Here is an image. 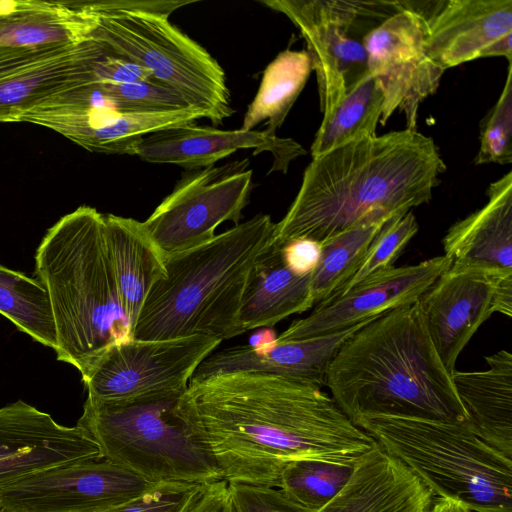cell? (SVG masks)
<instances>
[{
	"label": "cell",
	"mask_w": 512,
	"mask_h": 512,
	"mask_svg": "<svg viewBox=\"0 0 512 512\" xmlns=\"http://www.w3.org/2000/svg\"><path fill=\"white\" fill-rule=\"evenodd\" d=\"M175 410L227 483L279 488L292 461L355 465L377 443L320 387L262 372L191 379Z\"/></svg>",
	"instance_id": "1"
},
{
	"label": "cell",
	"mask_w": 512,
	"mask_h": 512,
	"mask_svg": "<svg viewBox=\"0 0 512 512\" xmlns=\"http://www.w3.org/2000/svg\"><path fill=\"white\" fill-rule=\"evenodd\" d=\"M431 137L404 129L351 142L312 158L273 242L322 243L362 223L390 220L427 203L445 172Z\"/></svg>",
	"instance_id": "2"
},
{
	"label": "cell",
	"mask_w": 512,
	"mask_h": 512,
	"mask_svg": "<svg viewBox=\"0 0 512 512\" xmlns=\"http://www.w3.org/2000/svg\"><path fill=\"white\" fill-rule=\"evenodd\" d=\"M326 386L354 423L365 416L467 422L420 301L380 314L340 347Z\"/></svg>",
	"instance_id": "3"
},
{
	"label": "cell",
	"mask_w": 512,
	"mask_h": 512,
	"mask_svg": "<svg viewBox=\"0 0 512 512\" xmlns=\"http://www.w3.org/2000/svg\"><path fill=\"white\" fill-rule=\"evenodd\" d=\"M35 275L50 296L57 360L73 365L82 380L113 346L133 339L109 255L104 215L95 208L80 206L47 230L36 249Z\"/></svg>",
	"instance_id": "4"
},
{
	"label": "cell",
	"mask_w": 512,
	"mask_h": 512,
	"mask_svg": "<svg viewBox=\"0 0 512 512\" xmlns=\"http://www.w3.org/2000/svg\"><path fill=\"white\" fill-rule=\"evenodd\" d=\"M274 230L269 215L257 214L198 246L165 255L166 277L149 291L133 339L203 335L223 341L244 333V295Z\"/></svg>",
	"instance_id": "5"
},
{
	"label": "cell",
	"mask_w": 512,
	"mask_h": 512,
	"mask_svg": "<svg viewBox=\"0 0 512 512\" xmlns=\"http://www.w3.org/2000/svg\"><path fill=\"white\" fill-rule=\"evenodd\" d=\"M355 425L433 492L472 512H512V460L467 422L365 416Z\"/></svg>",
	"instance_id": "6"
},
{
	"label": "cell",
	"mask_w": 512,
	"mask_h": 512,
	"mask_svg": "<svg viewBox=\"0 0 512 512\" xmlns=\"http://www.w3.org/2000/svg\"><path fill=\"white\" fill-rule=\"evenodd\" d=\"M95 27L91 39L146 69L215 125L230 117V92L217 60L168 19L193 1H85Z\"/></svg>",
	"instance_id": "7"
},
{
	"label": "cell",
	"mask_w": 512,
	"mask_h": 512,
	"mask_svg": "<svg viewBox=\"0 0 512 512\" xmlns=\"http://www.w3.org/2000/svg\"><path fill=\"white\" fill-rule=\"evenodd\" d=\"M179 397L108 402L88 396L77 426L93 438L103 458L151 483L203 485L222 480L177 414Z\"/></svg>",
	"instance_id": "8"
},
{
	"label": "cell",
	"mask_w": 512,
	"mask_h": 512,
	"mask_svg": "<svg viewBox=\"0 0 512 512\" xmlns=\"http://www.w3.org/2000/svg\"><path fill=\"white\" fill-rule=\"evenodd\" d=\"M269 8L283 13L299 29L315 71L320 108L329 115L367 69L362 44L352 33L360 18L397 11L395 1L268 0Z\"/></svg>",
	"instance_id": "9"
},
{
	"label": "cell",
	"mask_w": 512,
	"mask_h": 512,
	"mask_svg": "<svg viewBox=\"0 0 512 512\" xmlns=\"http://www.w3.org/2000/svg\"><path fill=\"white\" fill-rule=\"evenodd\" d=\"M252 175L245 158L184 176L143 222L164 256L210 240L225 221L239 224L249 202Z\"/></svg>",
	"instance_id": "10"
},
{
	"label": "cell",
	"mask_w": 512,
	"mask_h": 512,
	"mask_svg": "<svg viewBox=\"0 0 512 512\" xmlns=\"http://www.w3.org/2000/svg\"><path fill=\"white\" fill-rule=\"evenodd\" d=\"M222 341L203 335L113 346L83 380L88 396L135 402L181 396L200 363Z\"/></svg>",
	"instance_id": "11"
},
{
	"label": "cell",
	"mask_w": 512,
	"mask_h": 512,
	"mask_svg": "<svg viewBox=\"0 0 512 512\" xmlns=\"http://www.w3.org/2000/svg\"><path fill=\"white\" fill-rule=\"evenodd\" d=\"M370 29L362 38L367 69L380 86L385 125L391 115L404 113L408 129H416L420 104L438 89L444 73L427 55L421 15L410 2Z\"/></svg>",
	"instance_id": "12"
},
{
	"label": "cell",
	"mask_w": 512,
	"mask_h": 512,
	"mask_svg": "<svg viewBox=\"0 0 512 512\" xmlns=\"http://www.w3.org/2000/svg\"><path fill=\"white\" fill-rule=\"evenodd\" d=\"M158 485L101 457L28 475L0 490V506L11 512H100Z\"/></svg>",
	"instance_id": "13"
},
{
	"label": "cell",
	"mask_w": 512,
	"mask_h": 512,
	"mask_svg": "<svg viewBox=\"0 0 512 512\" xmlns=\"http://www.w3.org/2000/svg\"><path fill=\"white\" fill-rule=\"evenodd\" d=\"M446 256L379 271L345 293L315 305L274 340L283 344L337 332L396 307L418 301L450 267Z\"/></svg>",
	"instance_id": "14"
},
{
	"label": "cell",
	"mask_w": 512,
	"mask_h": 512,
	"mask_svg": "<svg viewBox=\"0 0 512 512\" xmlns=\"http://www.w3.org/2000/svg\"><path fill=\"white\" fill-rule=\"evenodd\" d=\"M421 15L428 57L442 70L483 57L512 64V0H441Z\"/></svg>",
	"instance_id": "15"
},
{
	"label": "cell",
	"mask_w": 512,
	"mask_h": 512,
	"mask_svg": "<svg viewBox=\"0 0 512 512\" xmlns=\"http://www.w3.org/2000/svg\"><path fill=\"white\" fill-rule=\"evenodd\" d=\"M101 457L77 425L63 426L22 400L0 408V490L45 469Z\"/></svg>",
	"instance_id": "16"
},
{
	"label": "cell",
	"mask_w": 512,
	"mask_h": 512,
	"mask_svg": "<svg viewBox=\"0 0 512 512\" xmlns=\"http://www.w3.org/2000/svg\"><path fill=\"white\" fill-rule=\"evenodd\" d=\"M509 275L451 264L419 299L431 340L450 374L477 329L496 312L499 281Z\"/></svg>",
	"instance_id": "17"
},
{
	"label": "cell",
	"mask_w": 512,
	"mask_h": 512,
	"mask_svg": "<svg viewBox=\"0 0 512 512\" xmlns=\"http://www.w3.org/2000/svg\"><path fill=\"white\" fill-rule=\"evenodd\" d=\"M240 149H254V155L270 152L274 161L269 173H286L291 161L307 153L294 139L280 138L266 129L221 130L189 123L144 136L134 146L133 155L150 163L197 170L212 166Z\"/></svg>",
	"instance_id": "18"
},
{
	"label": "cell",
	"mask_w": 512,
	"mask_h": 512,
	"mask_svg": "<svg viewBox=\"0 0 512 512\" xmlns=\"http://www.w3.org/2000/svg\"><path fill=\"white\" fill-rule=\"evenodd\" d=\"M113 53L91 39L0 78V122H19L40 102L71 87L105 81Z\"/></svg>",
	"instance_id": "19"
},
{
	"label": "cell",
	"mask_w": 512,
	"mask_h": 512,
	"mask_svg": "<svg viewBox=\"0 0 512 512\" xmlns=\"http://www.w3.org/2000/svg\"><path fill=\"white\" fill-rule=\"evenodd\" d=\"M433 492L378 443L354 466L344 488L317 512H426Z\"/></svg>",
	"instance_id": "20"
},
{
	"label": "cell",
	"mask_w": 512,
	"mask_h": 512,
	"mask_svg": "<svg viewBox=\"0 0 512 512\" xmlns=\"http://www.w3.org/2000/svg\"><path fill=\"white\" fill-rule=\"evenodd\" d=\"M488 201L454 223L444 238V256L452 264L512 274V172L492 182Z\"/></svg>",
	"instance_id": "21"
},
{
	"label": "cell",
	"mask_w": 512,
	"mask_h": 512,
	"mask_svg": "<svg viewBox=\"0 0 512 512\" xmlns=\"http://www.w3.org/2000/svg\"><path fill=\"white\" fill-rule=\"evenodd\" d=\"M94 27L85 1L0 0V50L77 46Z\"/></svg>",
	"instance_id": "22"
},
{
	"label": "cell",
	"mask_w": 512,
	"mask_h": 512,
	"mask_svg": "<svg viewBox=\"0 0 512 512\" xmlns=\"http://www.w3.org/2000/svg\"><path fill=\"white\" fill-rule=\"evenodd\" d=\"M487 369L455 370L451 380L470 428L485 442L512 457V354L486 356Z\"/></svg>",
	"instance_id": "23"
},
{
	"label": "cell",
	"mask_w": 512,
	"mask_h": 512,
	"mask_svg": "<svg viewBox=\"0 0 512 512\" xmlns=\"http://www.w3.org/2000/svg\"><path fill=\"white\" fill-rule=\"evenodd\" d=\"M104 226L119 297L134 330L149 291L166 277L165 256L143 222L106 214Z\"/></svg>",
	"instance_id": "24"
},
{
	"label": "cell",
	"mask_w": 512,
	"mask_h": 512,
	"mask_svg": "<svg viewBox=\"0 0 512 512\" xmlns=\"http://www.w3.org/2000/svg\"><path fill=\"white\" fill-rule=\"evenodd\" d=\"M282 245L272 242L252 271L240 312L243 330L272 327L314 306L311 274L297 275L284 263Z\"/></svg>",
	"instance_id": "25"
},
{
	"label": "cell",
	"mask_w": 512,
	"mask_h": 512,
	"mask_svg": "<svg viewBox=\"0 0 512 512\" xmlns=\"http://www.w3.org/2000/svg\"><path fill=\"white\" fill-rule=\"evenodd\" d=\"M311 71V59L305 49H286L280 52L265 68L257 94L248 106L240 129L251 131L266 121V130L276 134Z\"/></svg>",
	"instance_id": "26"
},
{
	"label": "cell",
	"mask_w": 512,
	"mask_h": 512,
	"mask_svg": "<svg viewBox=\"0 0 512 512\" xmlns=\"http://www.w3.org/2000/svg\"><path fill=\"white\" fill-rule=\"evenodd\" d=\"M384 96L367 71L349 87L333 111L323 117L311 145L312 158L354 141L376 136Z\"/></svg>",
	"instance_id": "27"
},
{
	"label": "cell",
	"mask_w": 512,
	"mask_h": 512,
	"mask_svg": "<svg viewBox=\"0 0 512 512\" xmlns=\"http://www.w3.org/2000/svg\"><path fill=\"white\" fill-rule=\"evenodd\" d=\"M0 314L44 346L57 348V330L43 283L0 265Z\"/></svg>",
	"instance_id": "28"
},
{
	"label": "cell",
	"mask_w": 512,
	"mask_h": 512,
	"mask_svg": "<svg viewBox=\"0 0 512 512\" xmlns=\"http://www.w3.org/2000/svg\"><path fill=\"white\" fill-rule=\"evenodd\" d=\"M388 221L365 222L320 243V261L311 274L314 306L341 293Z\"/></svg>",
	"instance_id": "29"
},
{
	"label": "cell",
	"mask_w": 512,
	"mask_h": 512,
	"mask_svg": "<svg viewBox=\"0 0 512 512\" xmlns=\"http://www.w3.org/2000/svg\"><path fill=\"white\" fill-rule=\"evenodd\" d=\"M355 465L296 460L284 468L279 488L307 509L317 512L348 483Z\"/></svg>",
	"instance_id": "30"
},
{
	"label": "cell",
	"mask_w": 512,
	"mask_h": 512,
	"mask_svg": "<svg viewBox=\"0 0 512 512\" xmlns=\"http://www.w3.org/2000/svg\"><path fill=\"white\" fill-rule=\"evenodd\" d=\"M120 114L169 112L190 106L176 91L149 77L140 81L101 83Z\"/></svg>",
	"instance_id": "31"
},
{
	"label": "cell",
	"mask_w": 512,
	"mask_h": 512,
	"mask_svg": "<svg viewBox=\"0 0 512 512\" xmlns=\"http://www.w3.org/2000/svg\"><path fill=\"white\" fill-rule=\"evenodd\" d=\"M418 229L416 217L411 211L389 220L374 239L355 275L338 295L370 275L393 267Z\"/></svg>",
	"instance_id": "32"
},
{
	"label": "cell",
	"mask_w": 512,
	"mask_h": 512,
	"mask_svg": "<svg viewBox=\"0 0 512 512\" xmlns=\"http://www.w3.org/2000/svg\"><path fill=\"white\" fill-rule=\"evenodd\" d=\"M475 164L512 162V64H508L502 92L481 122Z\"/></svg>",
	"instance_id": "33"
},
{
	"label": "cell",
	"mask_w": 512,
	"mask_h": 512,
	"mask_svg": "<svg viewBox=\"0 0 512 512\" xmlns=\"http://www.w3.org/2000/svg\"><path fill=\"white\" fill-rule=\"evenodd\" d=\"M235 512H314L282 489L247 483H227Z\"/></svg>",
	"instance_id": "34"
},
{
	"label": "cell",
	"mask_w": 512,
	"mask_h": 512,
	"mask_svg": "<svg viewBox=\"0 0 512 512\" xmlns=\"http://www.w3.org/2000/svg\"><path fill=\"white\" fill-rule=\"evenodd\" d=\"M197 486L160 484L130 502L100 512H181Z\"/></svg>",
	"instance_id": "35"
},
{
	"label": "cell",
	"mask_w": 512,
	"mask_h": 512,
	"mask_svg": "<svg viewBox=\"0 0 512 512\" xmlns=\"http://www.w3.org/2000/svg\"><path fill=\"white\" fill-rule=\"evenodd\" d=\"M181 512H235L224 480L197 486Z\"/></svg>",
	"instance_id": "36"
},
{
	"label": "cell",
	"mask_w": 512,
	"mask_h": 512,
	"mask_svg": "<svg viewBox=\"0 0 512 512\" xmlns=\"http://www.w3.org/2000/svg\"><path fill=\"white\" fill-rule=\"evenodd\" d=\"M285 265L297 275L311 274L319 264L321 244L312 239H295L282 245Z\"/></svg>",
	"instance_id": "37"
},
{
	"label": "cell",
	"mask_w": 512,
	"mask_h": 512,
	"mask_svg": "<svg viewBox=\"0 0 512 512\" xmlns=\"http://www.w3.org/2000/svg\"><path fill=\"white\" fill-rule=\"evenodd\" d=\"M464 507L451 498L437 497L426 512H463Z\"/></svg>",
	"instance_id": "38"
},
{
	"label": "cell",
	"mask_w": 512,
	"mask_h": 512,
	"mask_svg": "<svg viewBox=\"0 0 512 512\" xmlns=\"http://www.w3.org/2000/svg\"><path fill=\"white\" fill-rule=\"evenodd\" d=\"M0 512H11V511H9V510H7V509H5V508L0 506Z\"/></svg>",
	"instance_id": "39"
},
{
	"label": "cell",
	"mask_w": 512,
	"mask_h": 512,
	"mask_svg": "<svg viewBox=\"0 0 512 512\" xmlns=\"http://www.w3.org/2000/svg\"><path fill=\"white\" fill-rule=\"evenodd\" d=\"M463 512H472V511H469V510H467V509H465V508H464V511H463Z\"/></svg>",
	"instance_id": "40"
}]
</instances>
